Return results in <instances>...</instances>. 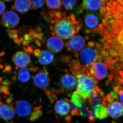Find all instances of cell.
<instances>
[{
    "label": "cell",
    "mask_w": 123,
    "mask_h": 123,
    "mask_svg": "<svg viewBox=\"0 0 123 123\" xmlns=\"http://www.w3.org/2000/svg\"><path fill=\"white\" fill-rule=\"evenodd\" d=\"M86 40L85 38L80 35H75L70 38L66 44L68 51L72 52H78L85 47Z\"/></svg>",
    "instance_id": "9"
},
{
    "label": "cell",
    "mask_w": 123,
    "mask_h": 123,
    "mask_svg": "<svg viewBox=\"0 0 123 123\" xmlns=\"http://www.w3.org/2000/svg\"><path fill=\"white\" fill-rule=\"evenodd\" d=\"M46 46L49 50L52 53H58L63 50L64 43L61 38L54 36L48 39L46 42Z\"/></svg>",
    "instance_id": "10"
},
{
    "label": "cell",
    "mask_w": 123,
    "mask_h": 123,
    "mask_svg": "<svg viewBox=\"0 0 123 123\" xmlns=\"http://www.w3.org/2000/svg\"><path fill=\"white\" fill-rule=\"evenodd\" d=\"M14 108L15 112L20 117H25L29 116L32 111L30 104L29 102L23 100L16 101Z\"/></svg>",
    "instance_id": "11"
},
{
    "label": "cell",
    "mask_w": 123,
    "mask_h": 123,
    "mask_svg": "<svg viewBox=\"0 0 123 123\" xmlns=\"http://www.w3.org/2000/svg\"><path fill=\"white\" fill-rule=\"evenodd\" d=\"M36 43L37 45L38 46H39L41 45V44H40V43L39 41L38 40H36L35 42Z\"/></svg>",
    "instance_id": "32"
},
{
    "label": "cell",
    "mask_w": 123,
    "mask_h": 123,
    "mask_svg": "<svg viewBox=\"0 0 123 123\" xmlns=\"http://www.w3.org/2000/svg\"><path fill=\"white\" fill-rule=\"evenodd\" d=\"M99 54L98 49L95 47L94 43L90 42L81 51L79 57L84 66L89 68L98 59Z\"/></svg>",
    "instance_id": "3"
},
{
    "label": "cell",
    "mask_w": 123,
    "mask_h": 123,
    "mask_svg": "<svg viewBox=\"0 0 123 123\" xmlns=\"http://www.w3.org/2000/svg\"><path fill=\"white\" fill-rule=\"evenodd\" d=\"M2 62V59L0 57V63H1Z\"/></svg>",
    "instance_id": "33"
},
{
    "label": "cell",
    "mask_w": 123,
    "mask_h": 123,
    "mask_svg": "<svg viewBox=\"0 0 123 123\" xmlns=\"http://www.w3.org/2000/svg\"><path fill=\"white\" fill-rule=\"evenodd\" d=\"M99 19L98 17L93 13L86 14L84 18L85 25L88 29L90 30L96 29L98 26Z\"/></svg>",
    "instance_id": "17"
},
{
    "label": "cell",
    "mask_w": 123,
    "mask_h": 123,
    "mask_svg": "<svg viewBox=\"0 0 123 123\" xmlns=\"http://www.w3.org/2000/svg\"><path fill=\"white\" fill-rule=\"evenodd\" d=\"M18 78L21 82L26 83L30 78V73L28 69L23 68L20 69L18 73Z\"/></svg>",
    "instance_id": "22"
},
{
    "label": "cell",
    "mask_w": 123,
    "mask_h": 123,
    "mask_svg": "<svg viewBox=\"0 0 123 123\" xmlns=\"http://www.w3.org/2000/svg\"><path fill=\"white\" fill-rule=\"evenodd\" d=\"M51 79L47 69L38 73L33 78V84L36 87L41 89H46L49 86Z\"/></svg>",
    "instance_id": "7"
},
{
    "label": "cell",
    "mask_w": 123,
    "mask_h": 123,
    "mask_svg": "<svg viewBox=\"0 0 123 123\" xmlns=\"http://www.w3.org/2000/svg\"><path fill=\"white\" fill-rule=\"evenodd\" d=\"M5 1H7V2H9V1H11V0H5Z\"/></svg>",
    "instance_id": "34"
},
{
    "label": "cell",
    "mask_w": 123,
    "mask_h": 123,
    "mask_svg": "<svg viewBox=\"0 0 123 123\" xmlns=\"http://www.w3.org/2000/svg\"><path fill=\"white\" fill-rule=\"evenodd\" d=\"M104 1L97 0H86L83 1L82 5L86 9L91 11H95L101 8Z\"/></svg>",
    "instance_id": "20"
},
{
    "label": "cell",
    "mask_w": 123,
    "mask_h": 123,
    "mask_svg": "<svg viewBox=\"0 0 123 123\" xmlns=\"http://www.w3.org/2000/svg\"><path fill=\"white\" fill-rule=\"evenodd\" d=\"M41 51L39 49H36L34 51V55H35L36 56H37V57H38L40 54L41 53Z\"/></svg>",
    "instance_id": "30"
},
{
    "label": "cell",
    "mask_w": 123,
    "mask_h": 123,
    "mask_svg": "<svg viewBox=\"0 0 123 123\" xmlns=\"http://www.w3.org/2000/svg\"><path fill=\"white\" fill-rule=\"evenodd\" d=\"M77 92L82 99H87L97 86L98 81L90 73H80L76 75Z\"/></svg>",
    "instance_id": "2"
},
{
    "label": "cell",
    "mask_w": 123,
    "mask_h": 123,
    "mask_svg": "<svg viewBox=\"0 0 123 123\" xmlns=\"http://www.w3.org/2000/svg\"><path fill=\"white\" fill-rule=\"evenodd\" d=\"M20 21V18L17 14L11 10L4 13L1 20L2 25L8 29L15 28L18 25Z\"/></svg>",
    "instance_id": "6"
},
{
    "label": "cell",
    "mask_w": 123,
    "mask_h": 123,
    "mask_svg": "<svg viewBox=\"0 0 123 123\" xmlns=\"http://www.w3.org/2000/svg\"><path fill=\"white\" fill-rule=\"evenodd\" d=\"M31 2L29 0L15 1L12 9L21 13H26L31 8Z\"/></svg>",
    "instance_id": "16"
},
{
    "label": "cell",
    "mask_w": 123,
    "mask_h": 123,
    "mask_svg": "<svg viewBox=\"0 0 123 123\" xmlns=\"http://www.w3.org/2000/svg\"><path fill=\"white\" fill-rule=\"evenodd\" d=\"M55 20L51 22L52 29L55 34L62 39L71 38L78 32L80 26L72 14L63 18H59L55 13Z\"/></svg>",
    "instance_id": "1"
},
{
    "label": "cell",
    "mask_w": 123,
    "mask_h": 123,
    "mask_svg": "<svg viewBox=\"0 0 123 123\" xmlns=\"http://www.w3.org/2000/svg\"><path fill=\"white\" fill-rule=\"evenodd\" d=\"M70 100L79 108H80L85 104V100L82 99L80 95L76 91H74L72 94Z\"/></svg>",
    "instance_id": "23"
},
{
    "label": "cell",
    "mask_w": 123,
    "mask_h": 123,
    "mask_svg": "<svg viewBox=\"0 0 123 123\" xmlns=\"http://www.w3.org/2000/svg\"><path fill=\"white\" fill-rule=\"evenodd\" d=\"M62 4L67 10H70L73 8L76 4L77 1L75 0L61 1Z\"/></svg>",
    "instance_id": "26"
},
{
    "label": "cell",
    "mask_w": 123,
    "mask_h": 123,
    "mask_svg": "<svg viewBox=\"0 0 123 123\" xmlns=\"http://www.w3.org/2000/svg\"><path fill=\"white\" fill-rule=\"evenodd\" d=\"M24 52L27 53V55H31L33 53V49L31 46H28L27 47H24Z\"/></svg>",
    "instance_id": "29"
},
{
    "label": "cell",
    "mask_w": 123,
    "mask_h": 123,
    "mask_svg": "<svg viewBox=\"0 0 123 123\" xmlns=\"http://www.w3.org/2000/svg\"><path fill=\"white\" fill-rule=\"evenodd\" d=\"M108 115L114 119H118L123 115V103L118 101H114L106 106Z\"/></svg>",
    "instance_id": "13"
},
{
    "label": "cell",
    "mask_w": 123,
    "mask_h": 123,
    "mask_svg": "<svg viewBox=\"0 0 123 123\" xmlns=\"http://www.w3.org/2000/svg\"><path fill=\"white\" fill-rule=\"evenodd\" d=\"M55 110L57 114L64 117L68 122L71 120V116L69 115L71 111V108L70 103L68 99L65 98L57 101L55 105Z\"/></svg>",
    "instance_id": "8"
},
{
    "label": "cell",
    "mask_w": 123,
    "mask_h": 123,
    "mask_svg": "<svg viewBox=\"0 0 123 123\" xmlns=\"http://www.w3.org/2000/svg\"><path fill=\"white\" fill-rule=\"evenodd\" d=\"M46 5L50 9H56L60 8L62 5L61 1L60 0H46L45 1Z\"/></svg>",
    "instance_id": "25"
},
{
    "label": "cell",
    "mask_w": 123,
    "mask_h": 123,
    "mask_svg": "<svg viewBox=\"0 0 123 123\" xmlns=\"http://www.w3.org/2000/svg\"><path fill=\"white\" fill-rule=\"evenodd\" d=\"M79 115L88 118L90 123H93L95 120V118L92 110L88 106H86L85 104L81 107L79 108Z\"/></svg>",
    "instance_id": "21"
},
{
    "label": "cell",
    "mask_w": 123,
    "mask_h": 123,
    "mask_svg": "<svg viewBox=\"0 0 123 123\" xmlns=\"http://www.w3.org/2000/svg\"><path fill=\"white\" fill-rule=\"evenodd\" d=\"M95 118L102 120L108 116V112L106 107L102 104H97L91 108Z\"/></svg>",
    "instance_id": "18"
},
{
    "label": "cell",
    "mask_w": 123,
    "mask_h": 123,
    "mask_svg": "<svg viewBox=\"0 0 123 123\" xmlns=\"http://www.w3.org/2000/svg\"><path fill=\"white\" fill-rule=\"evenodd\" d=\"M11 69V67L10 65H7L5 68V70L6 72H9Z\"/></svg>",
    "instance_id": "31"
},
{
    "label": "cell",
    "mask_w": 123,
    "mask_h": 123,
    "mask_svg": "<svg viewBox=\"0 0 123 123\" xmlns=\"http://www.w3.org/2000/svg\"><path fill=\"white\" fill-rule=\"evenodd\" d=\"M104 96V92L98 86H96L87 99L91 108L97 104L102 103Z\"/></svg>",
    "instance_id": "15"
},
{
    "label": "cell",
    "mask_w": 123,
    "mask_h": 123,
    "mask_svg": "<svg viewBox=\"0 0 123 123\" xmlns=\"http://www.w3.org/2000/svg\"><path fill=\"white\" fill-rule=\"evenodd\" d=\"M6 9V6L4 1H0V15L4 13Z\"/></svg>",
    "instance_id": "28"
},
{
    "label": "cell",
    "mask_w": 123,
    "mask_h": 123,
    "mask_svg": "<svg viewBox=\"0 0 123 123\" xmlns=\"http://www.w3.org/2000/svg\"><path fill=\"white\" fill-rule=\"evenodd\" d=\"M43 114L41 107L38 106L34 107L33 111L31 114L30 120L31 121H35L40 118Z\"/></svg>",
    "instance_id": "24"
},
{
    "label": "cell",
    "mask_w": 123,
    "mask_h": 123,
    "mask_svg": "<svg viewBox=\"0 0 123 123\" xmlns=\"http://www.w3.org/2000/svg\"><path fill=\"white\" fill-rule=\"evenodd\" d=\"M15 115V108L11 104V98H7L5 102L0 99V118L5 121H9L12 119Z\"/></svg>",
    "instance_id": "4"
},
{
    "label": "cell",
    "mask_w": 123,
    "mask_h": 123,
    "mask_svg": "<svg viewBox=\"0 0 123 123\" xmlns=\"http://www.w3.org/2000/svg\"><path fill=\"white\" fill-rule=\"evenodd\" d=\"M60 83V86L64 90H72L76 86L77 79L73 75L67 74L61 78Z\"/></svg>",
    "instance_id": "14"
},
{
    "label": "cell",
    "mask_w": 123,
    "mask_h": 123,
    "mask_svg": "<svg viewBox=\"0 0 123 123\" xmlns=\"http://www.w3.org/2000/svg\"><path fill=\"white\" fill-rule=\"evenodd\" d=\"M31 8L32 9H35L41 8L43 6L45 3L44 0H31Z\"/></svg>",
    "instance_id": "27"
},
{
    "label": "cell",
    "mask_w": 123,
    "mask_h": 123,
    "mask_svg": "<svg viewBox=\"0 0 123 123\" xmlns=\"http://www.w3.org/2000/svg\"><path fill=\"white\" fill-rule=\"evenodd\" d=\"M12 60L17 67L21 68H26L31 63L30 56L23 51L16 52L12 57Z\"/></svg>",
    "instance_id": "12"
},
{
    "label": "cell",
    "mask_w": 123,
    "mask_h": 123,
    "mask_svg": "<svg viewBox=\"0 0 123 123\" xmlns=\"http://www.w3.org/2000/svg\"><path fill=\"white\" fill-rule=\"evenodd\" d=\"M90 74L96 80H101L105 79L108 73L107 67L102 62H97L90 67Z\"/></svg>",
    "instance_id": "5"
},
{
    "label": "cell",
    "mask_w": 123,
    "mask_h": 123,
    "mask_svg": "<svg viewBox=\"0 0 123 123\" xmlns=\"http://www.w3.org/2000/svg\"><path fill=\"white\" fill-rule=\"evenodd\" d=\"M39 63L42 65H48L51 63L54 60L53 53L47 49L41 51L38 57Z\"/></svg>",
    "instance_id": "19"
}]
</instances>
